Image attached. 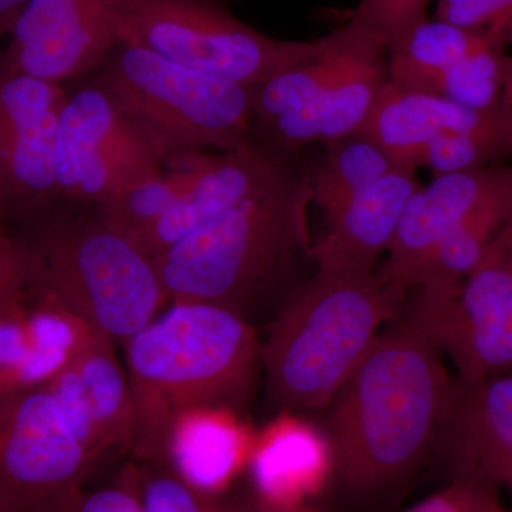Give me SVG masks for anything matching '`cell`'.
Instances as JSON below:
<instances>
[{
  "mask_svg": "<svg viewBox=\"0 0 512 512\" xmlns=\"http://www.w3.org/2000/svg\"><path fill=\"white\" fill-rule=\"evenodd\" d=\"M23 268L43 292L113 342L133 338L170 299L154 261L100 217L50 232Z\"/></svg>",
  "mask_w": 512,
  "mask_h": 512,
  "instance_id": "8992f818",
  "label": "cell"
},
{
  "mask_svg": "<svg viewBox=\"0 0 512 512\" xmlns=\"http://www.w3.org/2000/svg\"><path fill=\"white\" fill-rule=\"evenodd\" d=\"M248 470L255 498L275 507H302L329 491L332 450L322 429L282 413L255 436Z\"/></svg>",
  "mask_w": 512,
  "mask_h": 512,
  "instance_id": "ffe728a7",
  "label": "cell"
},
{
  "mask_svg": "<svg viewBox=\"0 0 512 512\" xmlns=\"http://www.w3.org/2000/svg\"><path fill=\"white\" fill-rule=\"evenodd\" d=\"M147 134L96 84L67 97L56 148L57 192L69 200H113L165 171Z\"/></svg>",
  "mask_w": 512,
  "mask_h": 512,
  "instance_id": "9c48e42d",
  "label": "cell"
},
{
  "mask_svg": "<svg viewBox=\"0 0 512 512\" xmlns=\"http://www.w3.org/2000/svg\"><path fill=\"white\" fill-rule=\"evenodd\" d=\"M238 512H316L311 505H302V507H275V505L266 504L258 498L252 497L251 500L237 503Z\"/></svg>",
  "mask_w": 512,
  "mask_h": 512,
  "instance_id": "836d02e7",
  "label": "cell"
},
{
  "mask_svg": "<svg viewBox=\"0 0 512 512\" xmlns=\"http://www.w3.org/2000/svg\"><path fill=\"white\" fill-rule=\"evenodd\" d=\"M501 106L507 114V119L512 127V55L508 60L507 74H505L503 97H501Z\"/></svg>",
  "mask_w": 512,
  "mask_h": 512,
  "instance_id": "d590c367",
  "label": "cell"
},
{
  "mask_svg": "<svg viewBox=\"0 0 512 512\" xmlns=\"http://www.w3.org/2000/svg\"><path fill=\"white\" fill-rule=\"evenodd\" d=\"M357 133L375 141L397 164L414 170L423 151L440 138L470 134L512 144V127L503 106L471 109L443 97L407 92L390 82Z\"/></svg>",
  "mask_w": 512,
  "mask_h": 512,
  "instance_id": "e0dca14e",
  "label": "cell"
},
{
  "mask_svg": "<svg viewBox=\"0 0 512 512\" xmlns=\"http://www.w3.org/2000/svg\"><path fill=\"white\" fill-rule=\"evenodd\" d=\"M127 0H30L13 25V72L60 83L90 72L120 45Z\"/></svg>",
  "mask_w": 512,
  "mask_h": 512,
  "instance_id": "8fae6325",
  "label": "cell"
},
{
  "mask_svg": "<svg viewBox=\"0 0 512 512\" xmlns=\"http://www.w3.org/2000/svg\"><path fill=\"white\" fill-rule=\"evenodd\" d=\"M326 153L309 173L312 204L333 220L353 198L403 165L362 133L329 141Z\"/></svg>",
  "mask_w": 512,
  "mask_h": 512,
  "instance_id": "7402d4cb",
  "label": "cell"
},
{
  "mask_svg": "<svg viewBox=\"0 0 512 512\" xmlns=\"http://www.w3.org/2000/svg\"><path fill=\"white\" fill-rule=\"evenodd\" d=\"M47 390L62 413L64 421L77 440L87 448L94 458L103 454L99 434L94 424L89 400L84 393L82 380L73 363L64 367L53 379L45 383Z\"/></svg>",
  "mask_w": 512,
  "mask_h": 512,
  "instance_id": "4316f807",
  "label": "cell"
},
{
  "mask_svg": "<svg viewBox=\"0 0 512 512\" xmlns=\"http://www.w3.org/2000/svg\"><path fill=\"white\" fill-rule=\"evenodd\" d=\"M255 436L228 407H205L174 424L164 461L192 487L220 495L248 467Z\"/></svg>",
  "mask_w": 512,
  "mask_h": 512,
  "instance_id": "44dd1931",
  "label": "cell"
},
{
  "mask_svg": "<svg viewBox=\"0 0 512 512\" xmlns=\"http://www.w3.org/2000/svg\"><path fill=\"white\" fill-rule=\"evenodd\" d=\"M495 40L476 30L427 19L387 47L390 83L407 92L473 106L487 87Z\"/></svg>",
  "mask_w": 512,
  "mask_h": 512,
  "instance_id": "2e32d148",
  "label": "cell"
},
{
  "mask_svg": "<svg viewBox=\"0 0 512 512\" xmlns=\"http://www.w3.org/2000/svg\"><path fill=\"white\" fill-rule=\"evenodd\" d=\"M43 512H144L140 500L127 481L92 493L76 490Z\"/></svg>",
  "mask_w": 512,
  "mask_h": 512,
  "instance_id": "1f68e13d",
  "label": "cell"
},
{
  "mask_svg": "<svg viewBox=\"0 0 512 512\" xmlns=\"http://www.w3.org/2000/svg\"><path fill=\"white\" fill-rule=\"evenodd\" d=\"M22 282V258L0 239V289L18 288Z\"/></svg>",
  "mask_w": 512,
  "mask_h": 512,
  "instance_id": "d6a6232c",
  "label": "cell"
},
{
  "mask_svg": "<svg viewBox=\"0 0 512 512\" xmlns=\"http://www.w3.org/2000/svg\"><path fill=\"white\" fill-rule=\"evenodd\" d=\"M431 0H360L356 15L379 30L387 47L426 22Z\"/></svg>",
  "mask_w": 512,
  "mask_h": 512,
  "instance_id": "4dcf8cb0",
  "label": "cell"
},
{
  "mask_svg": "<svg viewBox=\"0 0 512 512\" xmlns=\"http://www.w3.org/2000/svg\"><path fill=\"white\" fill-rule=\"evenodd\" d=\"M498 244L503 249L505 259L512 266V221L497 237Z\"/></svg>",
  "mask_w": 512,
  "mask_h": 512,
  "instance_id": "74e56055",
  "label": "cell"
},
{
  "mask_svg": "<svg viewBox=\"0 0 512 512\" xmlns=\"http://www.w3.org/2000/svg\"><path fill=\"white\" fill-rule=\"evenodd\" d=\"M30 350L26 311L18 302L0 318V399L20 390V376Z\"/></svg>",
  "mask_w": 512,
  "mask_h": 512,
  "instance_id": "f546056e",
  "label": "cell"
},
{
  "mask_svg": "<svg viewBox=\"0 0 512 512\" xmlns=\"http://www.w3.org/2000/svg\"><path fill=\"white\" fill-rule=\"evenodd\" d=\"M96 86L147 134L165 165L254 140V89L120 43Z\"/></svg>",
  "mask_w": 512,
  "mask_h": 512,
  "instance_id": "5b68a950",
  "label": "cell"
},
{
  "mask_svg": "<svg viewBox=\"0 0 512 512\" xmlns=\"http://www.w3.org/2000/svg\"><path fill=\"white\" fill-rule=\"evenodd\" d=\"M511 184L512 165L508 164L437 175L407 204L386 261L377 269L412 291L423 281L448 234Z\"/></svg>",
  "mask_w": 512,
  "mask_h": 512,
  "instance_id": "7c38bea8",
  "label": "cell"
},
{
  "mask_svg": "<svg viewBox=\"0 0 512 512\" xmlns=\"http://www.w3.org/2000/svg\"><path fill=\"white\" fill-rule=\"evenodd\" d=\"M211 157V154H198L168 165L171 170L100 204V220L124 238L134 237L194 187Z\"/></svg>",
  "mask_w": 512,
  "mask_h": 512,
  "instance_id": "d4e9b609",
  "label": "cell"
},
{
  "mask_svg": "<svg viewBox=\"0 0 512 512\" xmlns=\"http://www.w3.org/2000/svg\"><path fill=\"white\" fill-rule=\"evenodd\" d=\"M404 512H510L500 488L474 477H454L441 490Z\"/></svg>",
  "mask_w": 512,
  "mask_h": 512,
  "instance_id": "f1b7e54d",
  "label": "cell"
},
{
  "mask_svg": "<svg viewBox=\"0 0 512 512\" xmlns=\"http://www.w3.org/2000/svg\"><path fill=\"white\" fill-rule=\"evenodd\" d=\"M308 173L293 171L271 190L221 212L154 261L168 298L241 313L312 261Z\"/></svg>",
  "mask_w": 512,
  "mask_h": 512,
  "instance_id": "277c9868",
  "label": "cell"
},
{
  "mask_svg": "<svg viewBox=\"0 0 512 512\" xmlns=\"http://www.w3.org/2000/svg\"><path fill=\"white\" fill-rule=\"evenodd\" d=\"M45 384L0 399V508L43 512L73 491L93 461Z\"/></svg>",
  "mask_w": 512,
  "mask_h": 512,
  "instance_id": "30bf717a",
  "label": "cell"
},
{
  "mask_svg": "<svg viewBox=\"0 0 512 512\" xmlns=\"http://www.w3.org/2000/svg\"><path fill=\"white\" fill-rule=\"evenodd\" d=\"M457 386L424 333L403 313L390 322L322 410L329 491L359 508L399 497L437 456Z\"/></svg>",
  "mask_w": 512,
  "mask_h": 512,
  "instance_id": "6da1fadb",
  "label": "cell"
},
{
  "mask_svg": "<svg viewBox=\"0 0 512 512\" xmlns=\"http://www.w3.org/2000/svg\"><path fill=\"white\" fill-rule=\"evenodd\" d=\"M410 291L372 272L320 271L286 299L262 348L269 397L284 413L322 412Z\"/></svg>",
  "mask_w": 512,
  "mask_h": 512,
  "instance_id": "3957f363",
  "label": "cell"
},
{
  "mask_svg": "<svg viewBox=\"0 0 512 512\" xmlns=\"http://www.w3.org/2000/svg\"><path fill=\"white\" fill-rule=\"evenodd\" d=\"M43 295L39 308L26 312L32 350L20 376V390L49 382L100 333L63 303Z\"/></svg>",
  "mask_w": 512,
  "mask_h": 512,
  "instance_id": "cb8c5ba5",
  "label": "cell"
},
{
  "mask_svg": "<svg viewBox=\"0 0 512 512\" xmlns=\"http://www.w3.org/2000/svg\"><path fill=\"white\" fill-rule=\"evenodd\" d=\"M407 299L403 318L474 384L512 373V266L497 238L464 281L426 279Z\"/></svg>",
  "mask_w": 512,
  "mask_h": 512,
  "instance_id": "ba28073f",
  "label": "cell"
},
{
  "mask_svg": "<svg viewBox=\"0 0 512 512\" xmlns=\"http://www.w3.org/2000/svg\"><path fill=\"white\" fill-rule=\"evenodd\" d=\"M356 16L362 25L340 72L308 107L259 131L266 146L288 154L306 144H326L357 133L365 124L390 82L389 53L382 33Z\"/></svg>",
  "mask_w": 512,
  "mask_h": 512,
  "instance_id": "4fadbf2b",
  "label": "cell"
},
{
  "mask_svg": "<svg viewBox=\"0 0 512 512\" xmlns=\"http://www.w3.org/2000/svg\"><path fill=\"white\" fill-rule=\"evenodd\" d=\"M120 42L249 89L301 62L315 46V40L265 35L220 0H127Z\"/></svg>",
  "mask_w": 512,
  "mask_h": 512,
  "instance_id": "52a82bcc",
  "label": "cell"
},
{
  "mask_svg": "<svg viewBox=\"0 0 512 512\" xmlns=\"http://www.w3.org/2000/svg\"><path fill=\"white\" fill-rule=\"evenodd\" d=\"M256 330L241 313L205 302H175L126 342L133 399L130 448L164 461L174 424L205 407L234 410L261 359Z\"/></svg>",
  "mask_w": 512,
  "mask_h": 512,
  "instance_id": "7a4b0ae2",
  "label": "cell"
},
{
  "mask_svg": "<svg viewBox=\"0 0 512 512\" xmlns=\"http://www.w3.org/2000/svg\"><path fill=\"white\" fill-rule=\"evenodd\" d=\"M0 80V183L28 197L57 192L60 83L10 70Z\"/></svg>",
  "mask_w": 512,
  "mask_h": 512,
  "instance_id": "9a60e30c",
  "label": "cell"
},
{
  "mask_svg": "<svg viewBox=\"0 0 512 512\" xmlns=\"http://www.w3.org/2000/svg\"><path fill=\"white\" fill-rule=\"evenodd\" d=\"M30 0H0V29L13 28L20 12Z\"/></svg>",
  "mask_w": 512,
  "mask_h": 512,
  "instance_id": "e575fe53",
  "label": "cell"
},
{
  "mask_svg": "<svg viewBox=\"0 0 512 512\" xmlns=\"http://www.w3.org/2000/svg\"><path fill=\"white\" fill-rule=\"evenodd\" d=\"M437 456L447 458L454 477L512 491V373L458 382Z\"/></svg>",
  "mask_w": 512,
  "mask_h": 512,
  "instance_id": "ac0fdd59",
  "label": "cell"
},
{
  "mask_svg": "<svg viewBox=\"0 0 512 512\" xmlns=\"http://www.w3.org/2000/svg\"><path fill=\"white\" fill-rule=\"evenodd\" d=\"M417 170L400 167L357 195L312 244L320 271L372 272L387 254L407 204L420 190Z\"/></svg>",
  "mask_w": 512,
  "mask_h": 512,
  "instance_id": "d6986e66",
  "label": "cell"
},
{
  "mask_svg": "<svg viewBox=\"0 0 512 512\" xmlns=\"http://www.w3.org/2000/svg\"><path fill=\"white\" fill-rule=\"evenodd\" d=\"M285 156L256 141L212 156L194 187L128 241L156 261L195 228L282 183L296 171Z\"/></svg>",
  "mask_w": 512,
  "mask_h": 512,
  "instance_id": "5bb4252c",
  "label": "cell"
},
{
  "mask_svg": "<svg viewBox=\"0 0 512 512\" xmlns=\"http://www.w3.org/2000/svg\"><path fill=\"white\" fill-rule=\"evenodd\" d=\"M72 363L89 400L103 453L130 447L133 399L128 379L114 355L113 340L97 333Z\"/></svg>",
  "mask_w": 512,
  "mask_h": 512,
  "instance_id": "603a6c76",
  "label": "cell"
},
{
  "mask_svg": "<svg viewBox=\"0 0 512 512\" xmlns=\"http://www.w3.org/2000/svg\"><path fill=\"white\" fill-rule=\"evenodd\" d=\"M511 512V511H510Z\"/></svg>",
  "mask_w": 512,
  "mask_h": 512,
  "instance_id": "ab89813d",
  "label": "cell"
},
{
  "mask_svg": "<svg viewBox=\"0 0 512 512\" xmlns=\"http://www.w3.org/2000/svg\"><path fill=\"white\" fill-rule=\"evenodd\" d=\"M436 19L512 45V0H437Z\"/></svg>",
  "mask_w": 512,
  "mask_h": 512,
  "instance_id": "83f0119b",
  "label": "cell"
},
{
  "mask_svg": "<svg viewBox=\"0 0 512 512\" xmlns=\"http://www.w3.org/2000/svg\"><path fill=\"white\" fill-rule=\"evenodd\" d=\"M0 512H3L2 508H0Z\"/></svg>",
  "mask_w": 512,
  "mask_h": 512,
  "instance_id": "f35d334b",
  "label": "cell"
},
{
  "mask_svg": "<svg viewBox=\"0 0 512 512\" xmlns=\"http://www.w3.org/2000/svg\"><path fill=\"white\" fill-rule=\"evenodd\" d=\"M20 288L15 289H0V318L9 311L12 306L20 302Z\"/></svg>",
  "mask_w": 512,
  "mask_h": 512,
  "instance_id": "8d00e7d4",
  "label": "cell"
},
{
  "mask_svg": "<svg viewBox=\"0 0 512 512\" xmlns=\"http://www.w3.org/2000/svg\"><path fill=\"white\" fill-rule=\"evenodd\" d=\"M126 481L144 512H238L237 504L224 503L218 495L192 487L173 470H133Z\"/></svg>",
  "mask_w": 512,
  "mask_h": 512,
  "instance_id": "484cf974",
  "label": "cell"
}]
</instances>
